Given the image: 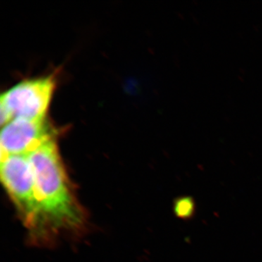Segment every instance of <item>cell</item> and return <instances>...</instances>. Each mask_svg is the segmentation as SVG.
<instances>
[{
    "label": "cell",
    "instance_id": "3",
    "mask_svg": "<svg viewBox=\"0 0 262 262\" xmlns=\"http://www.w3.org/2000/svg\"><path fill=\"white\" fill-rule=\"evenodd\" d=\"M1 179L24 223L35 228L42 222L32 165L28 155L1 158Z\"/></svg>",
    "mask_w": 262,
    "mask_h": 262
},
{
    "label": "cell",
    "instance_id": "4",
    "mask_svg": "<svg viewBox=\"0 0 262 262\" xmlns=\"http://www.w3.org/2000/svg\"><path fill=\"white\" fill-rule=\"evenodd\" d=\"M54 137L46 120L15 119L3 126L0 135L1 158L8 155H28Z\"/></svg>",
    "mask_w": 262,
    "mask_h": 262
},
{
    "label": "cell",
    "instance_id": "2",
    "mask_svg": "<svg viewBox=\"0 0 262 262\" xmlns=\"http://www.w3.org/2000/svg\"><path fill=\"white\" fill-rule=\"evenodd\" d=\"M56 88L53 76L22 81L1 96L2 125L15 119L46 120Z\"/></svg>",
    "mask_w": 262,
    "mask_h": 262
},
{
    "label": "cell",
    "instance_id": "1",
    "mask_svg": "<svg viewBox=\"0 0 262 262\" xmlns=\"http://www.w3.org/2000/svg\"><path fill=\"white\" fill-rule=\"evenodd\" d=\"M35 183L42 222L56 228L80 225L82 214L71 191L55 139L28 155Z\"/></svg>",
    "mask_w": 262,
    "mask_h": 262
},
{
    "label": "cell",
    "instance_id": "5",
    "mask_svg": "<svg viewBox=\"0 0 262 262\" xmlns=\"http://www.w3.org/2000/svg\"><path fill=\"white\" fill-rule=\"evenodd\" d=\"M194 210L192 201L189 198H181L176 203L175 212L179 216L188 217L192 215Z\"/></svg>",
    "mask_w": 262,
    "mask_h": 262
}]
</instances>
